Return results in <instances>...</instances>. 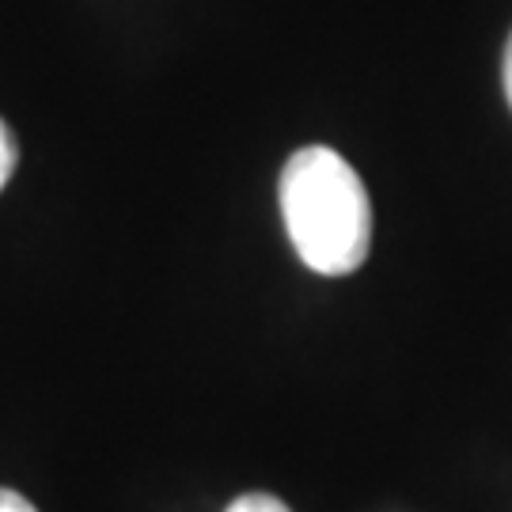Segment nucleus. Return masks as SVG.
Segmentation results:
<instances>
[{
    "label": "nucleus",
    "mask_w": 512,
    "mask_h": 512,
    "mask_svg": "<svg viewBox=\"0 0 512 512\" xmlns=\"http://www.w3.org/2000/svg\"><path fill=\"white\" fill-rule=\"evenodd\" d=\"M0 512H38L31 501L16 490H0Z\"/></svg>",
    "instance_id": "nucleus-4"
},
{
    "label": "nucleus",
    "mask_w": 512,
    "mask_h": 512,
    "mask_svg": "<svg viewBox=\"0 0 512 512\" xmlns=\"http://www.w3.org/2000/svg\"><path fill=\"white\" fill-rule=\"evenodd\" d=\"M281 217L300 262L323 277L353 274L372 251V202L334 148L308 145L281 167Z\"/></svg>",
    "instance_id": "nucleus-1"
},
{
    "label": "nucleus",
    "mask_w": 512,
    "mask_h": 512,
    "mask_svg": "<svg viewBox=\"0 0 512 512\" xmlns=\"http://www.w3.org/2000/svg\"><path fill=\"white\" fill-rule=\"evenodd\" d=\"M501 80H505V99H509V107H512V35H509V46H505V69H501Z\"/></svg>",
    "instance_id": "nucleus-5"
},
{
    "label": "nucleus",
    "mask_w": 512,
    "mask_h": 512,
    "mask_svg": "<svg viewBox=\"0 0 512 512\" xmlns=\"http://www.w3.org/2000/svg\"><path fill=\"white\" fill-rule=\"evenodd\" d=\"M19 164V148H16V133L8 129V122L0 118V190L8 186V179L16 175Z\"/></svg>",
    "instance_id": "nucleus-2"
},
{
    "label": "nucleus",
    "mask_w": 512,
    "mask_h": 512,
    "mask_svg": "<svg viewBox=\"0 0 512 512\" xmlns=\"http://www.w3.org/2000/svg\"><path fill=\"white\" fill-rule=\"evenodd\" d=\"M228 512H293V509L270 494H243L228 505Z\"/></svg>",
    "instance_id": "nucleus-3"
}]
</instances>
